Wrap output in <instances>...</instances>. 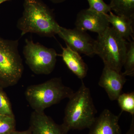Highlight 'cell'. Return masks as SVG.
<instances>
[{"mask_svg": "<svg viewBox=\"0 0 134 134\" xmlns=\"http://www.w3.org/2000/svg\"><path fill=\"white\" fill-rule=\"evenodd\" d=\"M121 112L115 115L108 109H105L90 127L88 134H121L119 120Z\"/></svg>", "mask_w": 134, "mask_h": 134, "instance_id": "30bf717a", "label": "cell"}, {"mask_svg": "<svg viewBox=\"0 0 134 134\" xmlns=\"http://www.w3.org/2000/svg\"><path fill=\"white\" fill-rule=\"evenodd\" d=\"M8 1V0H0V5H1V3H3Z\"/></svg>", "mask_w": 134, "mask_h": 134, "instance_id": "603a6c76", "label": "cell"}, {"mask_svg": "<svg viewBox=\"0 0 134 134\" xmlns=\"http://www.w3.org/2000/svg\"><path fill=\"white\" fill-rule=\"evenodd\" d=\"M9 134H32V132L31 129H29L28 130L21 131V132L16 131L15 130Z\"/></svg>", "mask_w": 134, "mask_h": 134, "instance_id": "44dd1931", "label": "cell"}, {"mask_svg": "<svg viewBox=\"0 0 134 134\" xmlns=\"http://www.w3.org/2000/svg\"><path fill=\"white\" fill-rule=\"evenodd\" d=\"M125 134H134V115L132 116V121L129 129Z\"/></svg>", "mask_w": 134, "mask_h": 134, "instance_id": "ffe728a7", "label": "cell"}, {"mask_svg": "<svg viewBox=\"0 0 134 134\" xmlns=\"http://www.w3.org/2000/svg\"><path fill=\"white\" fill-rule=\"evenodd\" d=\"M62 48L61 56L67 67L79 79H83L87 75L88 68L79 53L67 46Z\"/></svg>", "mask_w": 134, "mask_h": 134, "instance_id": "7c38bea8", "label": "cell"}, {"mask_svg": "<svg viewBox=\"0 0 134 134\" xmlns=\"http://www.w3.org/2000/svg\"><path fill=\"white\" fill-rule=\"evenodd\" d=\"M117 100L122 111L129 113L132 116L134 115V92L121 93Z\"/></svg>", "mask_w": 134, "mask_h": 134, "instance_id": "2e32d148", "label": "cell"}, {"mask_svg": "<svg viewBox=\"0 0 134 134\" xmlns=\"http://www.w3.org/2000/svg\"><path fill=\"white\" fill-rule=\"evenodd\" d=\"M16 122L14 116L0 114V134H9L15 131Z\"/></svg>", "mask_w": 134, "mask_h": 134, "instance_id": "e0dca14e", "label": "cell"}, {"mask_svg": "<svg viewBox=\"0 0 134 134\" xmlns=\"http://www.w3.org/2000/svg\"><path fill=\"white\" fill-rule=\"evenodd\" d=\"M24 7L23 16L17 24L21 36L32 33L51 37L58 34L60 26L45 4L40 0H25Z\"/></svg>", "mask_w": 134, "mask_h": 134, "instance_id": "6da1fadb", "label": "cell"}, {"mask_svg": "<svg viewBox=\"0 0 134 134\" xmlns=\"http://www.w3.org/2000/svg\"><path fill=\"white\" fill-rule=\"evenodd\" d=\"M126 81V76L122 72L104 66L98 84L104 89L110 100H117L122 93V88Z\"/></svg>", "mask_w": 134, "mask_h": 134, "instance_id": "9c48e42d", "label": "cell"}, {"mask_svg": "<svg viewBox=\"0 0 134 134\" xmlns=\"http://www.w3.org/2000/svg\"><path fill=\"white\" fill-rule=\"evenodd\" d=\"M54 3H59L65 1L66 0H51Z\"/></svg>", "mask_w": 134, "mask_h": 134, "instance_id": "7402d4cb", "label": "cell"}, {"mask_svg": "<svg viewBox=\"0 0 134 134\" xmlns=\"http://www.w3.org/2000/svg\"><path fill=\"white\" fill-rule=\"evenodd\" d=\"M18 46V40L0 37V85L3 87L15 85L23 75L24 66Z\"/></svg>", "mask_w": 134, "mask_h": 134, "instance_id": "5b68a950", "label": "cell"}, {"mask_svg": "<svg viewBox=\"0 0 134 134\" xmlns=\"http://www.w3.org/2000/svg\"><path fill=\"white\" fill-rule=\"evenodd\" d=\"M106 16L113 28L126 41L130 42L131 38L134 39V19L114 14L111 11L107 14Z\"/></svg>", "mask_w": 134, "mask_h": 134, "instance_id": "4fadbf2b", "label": "cell"}, {"mask_svg": "<svg viewBox=\"0 0 134 134\" xmlns=\"http://www.w3.org/2000/svg\"><path fill=\"white\" fill-rule=\"evenodd\" d=\"M23 53L26 64L36 74L49 75L54 69L58 54L53 48L26 39Z\"/></svg>", "mask_w": 134, "mask_h": 134, "instance_id": "8992f818", "label": "cell"}, {"mask_svg": "<svg viewBox=\"0 0 134 134\" xmlns=\"http://www.w3.org/2000/svg\"><path fill=\"white\" fill-rule=\"evenodd\" d=\"M0 114L14 116L7 97L1 90H0Z\"/></svg>", "mask_w": 134, "mask_h": 134, "instance_id": "d6986e66", "label": "cell"}, {"mask_svg": "<svg viewBox=\"0 0 134 134\" xmlns=\"http://www.w3.org/2000/svg\"><path fill=\"white\" fill-rule=\"evenodd\" d=\"M58 34L66 46L79 53L89 57L96 54L95 41L86 31L75 28L68 29L60 26Z\"/></svg>", "mask_w": 134, "mask_h": 134, "instance_id": "52a82bcc", "label": "cell"}, {"mask_svg": "<svg viewBox=\"0 0 134 134\" xmlns=\"http://www.w3.org/2000/svg\"><path fill=\"white\" fill-rule=\"evenodd\" d=\"M30 129L34 134H67L68 132L62 125H57L44 111H34Z\"/></svg>", "mask_w": 134, "mask_h": 134, "instance_id": "8fae6325", "label": "cell"}, {"mask_svg": "<svg viewBox=\"0 0 134 134\" xmlns=\"http://www.w3.org/2000/svg\"><path fill=\"white\" fill-rule=\"evenodd\" d=\"M106 14L87 9L82 10L77 14L75 25L76 28L102 34L110 27Z\"/></svg>", "mask_w": 134, "mask_h": 134, "instance_id": "ba28073f", "label": "cell"}, {"mask_svg": "<svg viewBox=\"0 0 134 134\" xmlns=\"http://www.w3.org/2000/svg\"><path fill=\"white\" fill-rule=\"evenodd\" d=\"M90 7L89 9L102 14H108L111 11L110 5L106 4L103 0H87Z\"/></svg>", "mask_w": 134, "mask_h": 134, "instance_id": "ac0fdd59", "label": "cell"}, {"mask_svg": "<svg viewBox=\"0 0 134 134\" xmlns=\"http://www.w3.org/2000/svg\"><path fill=\"white\" fill-rule=\"evenodd\" d=\"M125 72L122 73L125 76L133 77L134 76V40L128 43L127 48L123 66Z\"/></svg>", "mask_w": 134, "mask_h": 134, "instance_id": "9a60e30c", "label": "cell"}, {"mask_svg": "<svg viewBox=\"0 0 134 134\" xmlns=\"http://www.w3.org/2000/svg\"><path fill=\"white\" fill-rule=\"evenodd\" d=\"M32 134H34V133H32Z\"/></svg>", "mask_w": 134, "mask_h": 134, "instance_id": "cb8c5ba5", "label": "cell"}, {"mask_svg": "<svg viewBox=\"0 0 134 134\" xmlns=\"http://www.w3.org/2000/svg\"><path fill=\"white\" fill-rule=\"evenodd\" d=\"M74 91L63 83L60 77H54L43 83L29 86L25 92V97L30 106L37 112H43L46 108L69 98Z\"/></svg>", "mask_w": 134, "mask_h": 134, "instance_id": "3957f363", "label": "cell"}, {"mask_svg": "<svg viewBox=\"0 0 134 134\" xmlns=\"http://www.w3.org/2000/svg\"><path fill=\"white\" fill-rule=\"evenodd\" d=\"M109 5L116 15L134 19V0H110Z\"/></svg>", "mask_w": 134, "mask_h": 134, "instance_id": "5bb4252c", "label": "cell"}, {"mask_svg": "<svg viewBox=\"0 0 134 134\" xmlns=\"http://www.w3.org/2000/svg\"><path fill=\"white\" fill-rule=\"evenodd\" d=\"M128 42L112 27L98 35L95 41L96 54L103 61L105 66L121 72L124 65Z\"/></svg>", "mask_w": 134, "mask_h": 134, "instance_id": "277c9868", "label": "cell"}, {"mask_svg": "<svg viewBox=\"0 0 134 134\" xmlns=\"http://www.w3.org/2000/svg\"><path fill=\"white\" fill-rule=\"evenodd\" d=\"M97 113L90 89L82 81L78 90L69 98L62 125L68 132L89 129L95 121Z\"/></svg>", "mask_w": 134, "mask_h": 134, "instance_id": "7a4b0ae2", "label": "cell"}]
</instances>
